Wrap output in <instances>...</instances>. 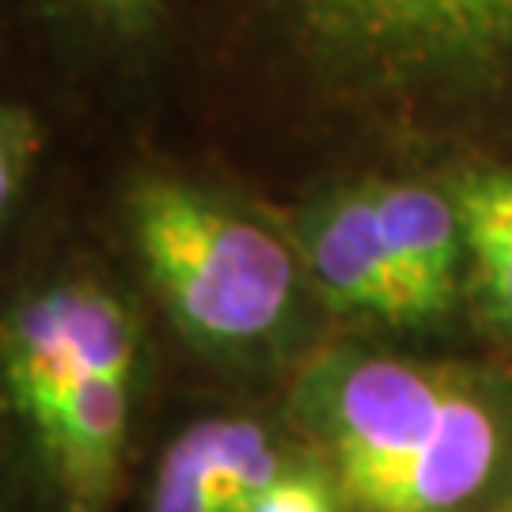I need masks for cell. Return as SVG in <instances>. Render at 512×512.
Listing matches in <instances>:
<instances>
[{
    "instance_id": "8fae6325",
    "label": "cell",
    "mask_w": 512,
    "mask_h": 512,
    "mask_svg": "<svg viewBox=\"0 0 512 512\" xmlns=\"http://www.w3.org/2000/svg\"><path fill=\"white\" fill-rule=\"evenodd\" d=\"M46 156V126L35 107L0 99V236L27 202Z\"/></svg>"
},
{
    "instance_id": "7a4b0ae2",
    "label": "cell",
    "mask_w": 512,
    "mask_h": 512,
    "mask_svg": "<svg viewBox=\"0 0 512 512\" xmlns=\"http://www.w3.org/2000/svg\"><path fill=\"white\" fill-rule=\"evenodd\" d=\"M122 228L152 293L194 346L243 353L289 327L304 262L293 236L179 171H137Z\"/></svg>"
},
{
    "instance_id": "277c9868",
    "label": "cell",
    "mask_w": 512,
    "mask_h": 512,
    "mask_svg": "<svg viewBox=\"0 0 512 512\" xmlns=\"http://www.w3.org/2000/svg\"><path fill=\"white\" fill-rule=\"evenodd\" d=\"M471 380L463 368L330 349L296 380L293 418L353 505L437 437Z\"/></svg>"
},
{
    "instance_id": "ba28073f",
    "label": "cell",
    "mask_w": 512,
    "mask_h": 512,
    "mask_svg": "<svg viewBox=\"0 0 512 512\" xmlns=\"http://www.w3.org/2000/svg\"><path fill=\"white\" fill-rule=\"evenodd\" d=\"M372 194H376L387 247L418 311V323L448 315L459 296V277L467 262V239H463L452 190L376 179Z\"/></svg>"
},
{
    "instance_id": "8992f818",
    "label": "cell",
    "mask_w": 512,
    "mask_h": 512,
    "mask_svg": "<svg viewBox=\"0 0 512 512\" xmlns=\"http://www.w3.org/2000/svg\"><path fill=\"white\" fill-rule=\"evenodd\" d=\"M512 467V403L501 387L471 380L437 437L349 512H467Z\"/></svg>"
},
{
    "instance_id": "30bf717a",
    "label": "cell",
    "mask_w": 512,
    "mask_h": 512,
    "mask_svg": "<svg viewBox=\"0 0 512 512\" xmlns=\"http://www.w3.org/2000/svg\"><path fill=\"white\" fill-rule=\"evenodd\" d=\"M23 4L61 38L95 50H141L167 16V0H23Z\"/></svg>"
},
{
    "instance_id": "9c48e42d",
    "label": "cell",
    "mask_w": 512,
    "mask_h": 512,
    "mask_svg": "<svg viewBox=\"0 0 512 512\" xmlns=\"http://www.w3.org/2000/svg\"><path fill=\"white\" fill-rule=\"evenodd\" d=\"M448 190L459 209L467 262L486 315L512 338V164L475 167Z\"/></svg>"
},
{
    "instance_id": "6da1fadb",
    "label": "cell",
    "mask_w": 512,
    "mask_h": 512,
    "mask_svg": "<svg viewBox=\"0 0 512 512\" xmlns=\"http://www.w3.org/2000/svg\"><path fill=\"white\" fill-rule=\"evenodd\" d=\"M141 330L126 296L69 270L0 311V414L57 512H107L126 482Z\"/></svg>"
},
{
    "instance_id": "52a82bcc",
    "label": "cell",
    "mask_w": 512,
    "mask_h": 512,
    "mask_svg": "<svg viewBox=\"0 0 512 512\" xmlns=\"http://www.w3.org/2000/svg\"><path fill=\"white\" fill-rule=\"evenodd\" d=\"M285 463L281 440L258 418H202L164 448L148 512H243Z\"/></svg>"
},
{
    "instance_id": "4fadbf2b",
    "label": "cell",
    "mask_w": 512,
    "mask_h": 512,
    "mask_svg": "<svg viewBox=\"0 0 512 512\" xmlns=\"http://www.w3.org/2000/svg\"><path fill=\"white\" fill-rule=\"evenodd\" d=\"M486 512H512V497H505V501H497V505H490Z\"/></svg>"
},
{
    "instance_id": "5b68a950",
    "label": "cell",
    "mask_w": 512,
    "mask_h": 512,
    "mask_svg": "<svg viewBox=\"0 0 512 512\" xmlns=\"http://www.w3.org/2000/svg\"><path fill=\"white\" fill-rule=\"evenodd\" d=\"M296 255L315 293L342 315L414 327L418 311L387 247L372 183L330 186L293 220Z\"/></svg>"
},
{
    "instance_id": "3957f363",
    "label": "cell",
    "mask_w": 512,
    "mask_h": 512,
    "mask_svg": "<svg viewBox=\"0 0 512 512\" xmlns=\"http://www.w3.org/2000/svg\"><path fill=\"white\" fill-rule=\"evenodd\" d=\"M308 69L349 92H478L512 76V0H255Z\"/></svg>"
},
{
    "instance_id": "7c38bea8",
    "label": "cell",
    "mask_w": 512,
    "mask_h": 512,
    "mask_svg": "<svg viewBox=\"0 0 512 512\" xmlns=\"http://www.w3.org/2000/svg\"><path fill=\"white\" fill-rule=\"evenodd\" d=\"M243 512H349V501L323 459H289Z\"/></svg>"
}]
</instances>
